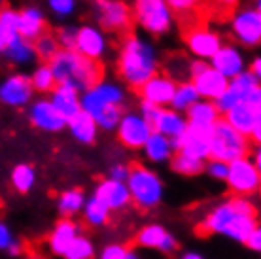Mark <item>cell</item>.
<instances>
[{
    "label": "cell",
    "instance_id": "obj_57",
    "mask_svg": "<svg viewBox=\"0 0 261 259\" xmlns=\"http://www.w3.org/2000/svg\"><path fill=\"white\" fill-rule=\"evenodd\" d=\"M129 259H138V255H137V252H135V250H130V252H129Z\"/></svg>",
    "mask_w": 261,
    "mask_h": 259
},
{
    "label": "cell",
    "instance_id": "obj_28",
    "mask_svg": "<svg viewBox=\"0 0 261 259\" xmlns=\"http://www.w3.org/2000/svg\"><path fill=\"white\" fill-rule=\"evenodd\" d=\"M184 116H186L188 125H191V127H201V129H212L216 121L222 117L220 112L216 110L214 102L212 100H204V98H199Z\"/></svg>",
    "mask_w": 261,
    "mask_h": 259
},
{
    "label": "cell",
    "instance_id": "obj_11",
    "mask_svg": "<svg viewBox=\"0 0 261 259\" xmlns=\"http://www.w3.org/2000/svg\"><path fill=\"white\" fill-rule=\"evenodd\" d=\"M231 33L244 47H257L261 42V10L242 8L231 13Z\"/></svg>",
    "mask_w": 261,
    "mask_h": 259
},
{
    "label": "cell",
    "instance_id": "obj_50",
    "mask_svg": "<svg viewBox=\"0 0 261 259\" xmlns=\"http://www.w3.org/2000/svg\"><path fill=\"white\" fill-rule=\"evenodd\" d=\"M13 242H15V239H13L10 227H8L4 221H0V252H6Z\"/></svg>",
    "mask_w": 261,
    "mask_h": 259
},
{
    "label": "cell",
    "instance_id": "obj_14",
    "mask_svg": "<svg viewBox=\"0 0 261 259\" xmlns=\"http://www.w3.org/2000/svg\"><path fill=\"white\" fill-rule=\"evenodd\" d=\"M208 65L214 68L216 72H220L223 78H235L241 72L246 70V59L244 53L241 51V47L235 44H222L220 49L212 55L208 61Z\"/></svg>",
    "mask_w": 261,
    "mask_h": 259
},
{
    "label": "cell",
    "instance_id": "obj_33",
    "mask_svg": "<svg viewBox=\"0 0 261 259\" xmlns=\"http://www.w3.org/2000/svg\"><path fill=\"white\" fill-rule=\"evenodd\" d=\"M197 100H199V95H197L193 84L182 82V84H176V89H174V95H172V100H170L169 106L172 110L180 112V114H186Z\"/></svg>",
    "mask_w": 261,
    "mask_h": 259
},
{
    "label": "cell",
    "instance_id": "obj_3",
    "mask_svg": "<svg viewBox=\"0 0 261 259\" xmlns=\"http://www.w3.org/2000/svg\"><path fill=\"white\" fill-rule=\"evenodd\" d=\"M47 65L53 72L55 84L72 87L78 93H84L102 80V65L80 55L74 49H59Z\"/></svg>",
    "mask_w": 261,
    "mask_h": 259
},
{
    "label": "cell",
    "instance_id": "obj_20",
    "mask_svg": "<svg viewBox=\"0 0 261 259\" xmlns=\"http://www.w3.org/2000/svg\"><path fill=\"white\" fill-rule=\"evenodd\" d=\"M93 197H97L110 212L125 210L130 204V195L127 186H125L123 182H116L110 180V178H106V180L98 184Z\"/></svg>",
    "mask_w": 261,
    "mask_h": 259
},
{
    "label": "cell",
    "instance_id": "obj_37",
    "mask_svg": "<svg viewBox=\"0 0 261 259\" xmlns=\"http://www.w3.org/2000/svg\"><path fill=\"white\" fill-rule=\"evenodd\" d=\"M63 259H93L95 257V246L85 235H78L66 248L65 253L61 255Z\"/></svg>",
    "mask_w": 261,
    "mask_h": 259
},
{
    "label": "cell",
    "instance_id": "obj_21",
    "mask_svg": "<svg viewBox=\"0 0 261 259\" xmlns=\"http://www.w3.org/2000/svg\"><path fill=\"white\" fill-rule=\"evenodd\" d=\"M190 82L195 87L199 98H204V100H216L229 85V80L223 78L222 74L216 72L210 65L202 72H199L197 76H193Z\"/></svg>",
    "mask_w": 261,
    "mask_h": 259
},
{
    "label": "cell",
    "instance_id": "obj_38",
    "mask_svg": "<svg viewBox=\"0 0 261 259\" xmlns=\"http://www.w3.org/2000/svg\"><path fill=\"white\" fill-rule=\"evenodd\" d=\"M31 87L33 91H38V93H51L55 89V78H53V72L49 68L47 63H42V65L36 66V70L33 72L31 76Z\"/></svg>",
    "mask_w": 261,
    "mask_h": 259
},
{
    "label": "cell",
    "instance_id": "obj_51",
    "mask_svg": "<svg viewBox=\"0 0 261 259\" xmlns=\"http://www.w3.org/2000/svg\"><path fill=\"white\" fill-rule=\"evenodd\" d=\"M244 244H246L250 250L259 252V250H261V229H259V227H255L254 231L250 233V237L246 239V242H244Z\"/></svg>",
    "mask_w": 261,
    "mask_h": 259
},
{
    "label": "cell",
    "instance_id": "obj_7",
    "mask_svg": "<svg viewBox=\"0 0 261 259\" xmlns=\"http://www.w3.org/2000/svg\"><path fill=\"white\" fill-rule=\"evenodd\" d=\"M125 91L123 87L116 82L100 80L93 87L80 93V108L82 112L89 114L95 119L98 114H102L110 106H123Z\"/></svg>",
    "mask_w": 261,
    "mask_h": 259
},
{
    "label": "cell",
    "instance_id": "obj_54",
    "mask_svg": "<svg viewBox=\"0 0 261 259\" xmlns=\"http://www.w3.org/2000/svg\"><path fill=\"white\" fill-rule=\"evenodd\" d=\"M6 252L10 253L12 257H19L21 253H23V244H21V242H17V240H15V242H13L12 246L8 248Z\"/></svg>",
    "mask_w": 261,
    "mask_h": 259
},
{
    "label": "cell",
    "instance_id": "obj_26",
    "mask_svg": "<svg viewBox=\"0 0 261 259\" xmlns=\"http://www.w3.org/2000/svg\"><path fill=\"white\" fill-rule=\"evenodd\" d=\"M49 102L57 110L65 121L74 117L82 108H80V93L66 85H55V89L49 93Z\"/></svg>",
    "mask_w": 261,
    "mask_h": 259
},
{
    "label": "cell",
    "instance_id": "obj_41",
    "mask_svg": "<svg viewBox=\"0 0 261 259\" xmlns=\"http://www.w3.org/2000/svg\"><path fill=\"white\" fill-rule=\"evenodd\" d=\"M121 116H123V106H110V108H106L102 114H98V116L95 117V123H97V127H100V129L114 131L118 127Z\"/></svg>",
    "mask_w": 261,
    "mask_h": 259
},
{
    "label": "cell",
    "instance_id": "obj_56",
    "mask_svg": "<svg viewBox=\"0 0 261 259\" xmlns=\"http://www.w3.org/2000/svg\"><path fill=\"white\" fill-rule=\"evenodd\" d=\"M182 259H204L201 255V253H197V252H188V253H184Z\"/></svg>",
    "mask_w": 261,
    "mask_h": 259
},
{
    "label": "cell",
    "instance_id": "obj_15",
    "mask_svg": "<svg viewBox=\"0 0 261 259\" xmlns=\"http://www.w3.org/2000/svg\"><path fill=\"white\" fill-rule=\"evenodd\" d=\"M106 49H108V38H106L105 31H100L95 25L78 27L74 51L91 59V61H98L106 53Z\"/></svg>",
    "mask_w": 261,
    "mask_h": 259
},
{
    "label": "cell",
    "instance_id": "obj_4",
    "mask_svg": "<svg viewBox=\"0 0 261 259\" xmlns=\"http://www.w3.org/2000/svg\"><path fill=\"white\" fill-rule=\"evenodd\" d=\"M250 149H252V144L248 138L233 129L223 117L216 121L208 138V159L229 165L241 157H248Z\"/></svg>",
    "mask_w": 261,
    "mask_h": 259
},
{
    "label": "cell",
    "instance_id": "obj_39",
    "mask_svg": "<svg viewBox=\"0 0 261 259\" xmlns=\"http://www.w3.org/2000/svg\"><path fill=\"white\" fill-rule=\"evenodd\" d=\"M34 45V53H36V57H40L44 63H49L57 51H59L61 47L57 44V38H55V34L51 33H44L40 38H36L33 42Z\"/></svg>",
    "mask_w": 261,
    "mask_h": 259
},
{
    "label": "cell",
    "instance_id": "obj_24",
    "mask_svg": "<svg viewBox=\"0 0 261 259\" xmlns=\"http://www.w3.org/2000/svg\"><path fill=\"white\" fill-rule=\"evenodd\" d=\"M78 235H82L80 223H76V221L70 220V218H63V220H59L55 223V227H53L51 235H49V239H47V246H49L51 253L63 255L65 250L70 246V242L76 239Z\"/></svg>",
    "mask_w": 261,
    "mask_h": 259
},
{
    "label": "cell",
    "instance_id": "obj_30",
    "mask_svg": "<svg viewBox=\"0 0 261 259\" xmlns=\"http://www.w3.org/2000/svg\"><path fill=\"white\" fill-rule=\"evenodd\" d=\"M66 127L70 129L72 136L82 144L95 142L97 133H98V127H97V123H95V119H93L89 114H85V112H82V110L66 121Z\"/></svg>",
    "mask_w": 261,
    "mask_h": 259
},
{
    "label": "cell",
    "instance_id": "obj_27",
    "mask_svg": "<svg viewBox=\"0 0 261 259\" xmlns=\"http://www.w3.org/2000/svg\"><path fill=\"white\" fill-rule=\"evenodd\" d=\"M261 80L255 78L254 74H250L248 70L241 72L239 76L229 80V89L237 93V97L241 100L252 104H261Z\"/></svg>",
    "mask_w": 261,
    "mask_h": 259
},
{
    "label": "cell",
    "instance_id": "obj_29",
    "mask_svg": "<svg viewBox=\"0 0 261 259\" xmlns=\"http://www.w3.org/2000/svg\"><path fill=\"white\" fill-rule=\"evenodd\" d=\"M142 151L146 159L151 163H165L170 161V157L174 156V144L170 138L159 135V133H151L150 138L146 140V144L142 146Z\"/></svg>",
    "mask_w": 261,
    "mask_h": 259
},
{
    "label": "cell",
    "instance_id": "obj_1",
    "mask_svg": "<svg viewBox=\"0 0 261 259\" xmlns=\"http://www.w3.org/2000/svg\"><path fill=\"white\" fill-rule=\"evenodd\" d=\"M201 233L223 235L235 242H246L257 223V210L250 197H229L214 206L201 221Z\"/></svg>",
    "mask_w": 261,
    "mask_h": 259
},
{
    "label": "cell",
    "instance_id": "obj_42",
    "mask_svg": "<svg viewBox=\"0 0 261 259\" xmlns=\"http://www.w3.org/2000/svg\"><path fill=\"white\" fill-rule=\"evenodd\" d=\"M17 27H19V12L12 8H0V29L17 36Z\"/></svg>",
    "mask_w": 261,
    "mask_h": 259
},
{
    "label": "cell",
    "instance_id": "obj_52",
    "mask_svg": "<svg viewBox=\"0 0 261 259\" xmlns=\"http://www.w3.org/2000/svg\"><path fill=\"white\" fill-rule=\"evenodd\" d=\"M17 36H19V34H17ZM13 38H15L13 34H10V33H6V31H2V29H0V57H4V51H6L8 44H10Z\"/></svg>",
    "mask_w": 261,
    "mask_h": 259
},
{
    "label": "cell",
    "instance_id": "obj_2",
    "mask_svg": "<svg viewBox=\"0 0 261 259\" xmlns=\"http://www.w3.org/2000/svg\"><path fill=\"white\" fill-rule=\"evenodd\" d=\"M157 72H159V57L153 44L140 38L138 34H125L118 55L119 78L129 87L138 89Z\"/></svg>",
    "mask_w": 261,
    "mask_h": 259
},
{
    "label": "cell",
    "instance_id": "obj_17",
    "mask_svg": "<svg viewBox=\"0 0 261 259\" xmlns=\"http://www.w3.org/2000/svg\"><path fill=\"white\" fill-rule=\"evenodd\" d=\"M174 89H176V82L172 78H169L165 72H157L155 76H151L137 91L142 100L155 104L159 108H167L170 104V100H172Z\"/></svg>",
    "mask_w": 261,
    "mask_h": 259
},
{
    "label": "cell",
    "instance_id": "obj_10",
    "mask_svg": "<svg viewBox=\"0 0 261 259\" xmlns=\"http://www.w3.org/2000/svg\"><path fill=\"white\" fill-rule=\"evenodd\" d=\"M223 119L235 131L244 135L250 142L254 140L257 146L261 140V104H252L246 100L237 102L227 114H223Z\"/></svg>",
    "mask_w": 261,
    "mask_h": 259
},
{
    "label": "cell",
    "instance_id": "obj_40",
    "mask_svg": "<svg viewBox=\"0 0 261 259\" xmlns=\"http://www.w3.org/2000/svg\"><path fill=\"white\" fill-rule=\"evenodd\" d=\"M165 4L170 8V12L180 15L182 19L193 17L202 6V0H165Z\"/></svg>",
    "mask_w": 261,
    "mask_h": 259
},
{
    "label": "cell",
    "instance_id": "obj_19",
    "mask_svg": "<svg viewBox=\"0 0 261 259\" xmlns=\"http://www.w3.org/2000/svg\"><path fill=\"white\" fill-rule=\"evenodd\" d=\"M29 119L36 129L46 133H59L66 127V121L57 114L49 98H36L29 108Z\"/></svg>",
    "mask_w": 261,
    "mask_h": 259
},
{
    "label": "cell",
    "instance_id": "obj_58",
    "mask_svg": "<svg viewBox=\"0 0 261 259\" xmlns=\"http://www.w3.org/2000/svg\"><path fill=\"white\" fill-rule=\"evenodd\" d=\"M0 8H2V6H0Z\"/></svg>",
    "mask_w": 261,
    "mask_h": 259
},
{
    "label": "cell",
    "instance_id": "obj_44",
    "mask_svg": "<svg viewBox=\"0 0 261 259\" xmlns=\"http://www.w3.org/2000/svg\"><path fill=\"white\" fill-rule=\"evenodd\" d=\"M47 6L57 17H70L76 12V0H47Z\"/></svg>",
    "mask_w": 261,
    "mask_h": 259
},
{
    "label": "cell",
    "instance_id": "obj_35",
    "mask_svg": "<svg viewBox=\"0 0 261 259\" xmlns=\"http://www.w3.org/2000/svg\"><path fill=\"white\" fill-rule=\"evenodd\" d=\"M36 184V172L31 165L21 163L12 170V186L17 193H29Z\"/></svg>",
    "mask_w": 261,
    "mask_h": 259
},
{
    "label": "cell",
    "instance_id": "obj_31",
    "mask_svg": "<svg viewBox=\"0 0 261 259\" xmlns=\"http://www.w3.org/2000/svg\"><path fill=\"white\" fill-rule=\"evenodd\" d=\"M4 57L13 63V65H29L33 63L36 53H34V45L33 42L21 38V36H15V38L8 44L6 51H4Z\"/></svg>",
    "mask_w": 261,
    "mask_h": 259
},
{
    "label": "cell",
    "instance_id": "obj_53",
    "mask_svg": "<svg viewBox=\"0 0 261 259\" xmlns=\"http://www.w3.org/2000/svg\"><path fill=\"white\" fill-rule=\"evenodd\" d=\"M248 72H250V74H254L255 78L261 80V59L259 57H254V61H252V65H250Z\"/></svg>",
    "mask_w": 261,
    "mask_h": 259
},
{
    "label": "cell",
    "instance_id": "obj_5",
    "mask_svg": "<svg viewBox=\"0 0 261 259\" xmlns=\"http://www.w3.org/2000/svg\"><path fill=\"white\" fill-rule=\"evenodd\" d=\"M129 189L130 202L140 210H153L161 204L165 195V188L161 178L151 169L144 165H130L129 178L125 182Z\"/></svg>",
    "mask_w": 261,
    "mask_h": 259
},
{
    "label": "cell",
    "instance_id": "obj_22",
    "mask_svg": "<svg viewBox=\"0 0 261 259\" xmlns=\"http://www.w3.org/2000/svg\"><path fill=\"white\" fill-rule=\"evenodd\" d=\"M135 242L140 248H151V250H159L163 253H172L176 250V239L170 233H167L165 227L159 223H150V225L142 227L138 231Z\"/></svg>",
    "mask_w": 261,
    "mask_h": 259
},
{
    "label": "cell",
    "instance_id": "obj_32",
    "mask_svg": "<svg viewBox=\"0 0 261 259\" xmlns=\"http://www.w3.org/2000/svg\"><path fill=\"white\" fill-rule=\"evenodd\" d=\"M85 204V195L82 189H66L59 195L57 201V208L63 218H74L76 214H80L84 210Z\"/></svg>",
    "mask_w": 261,
    "mask_h": 259
},
{
    "label": "cell",
    "instance_id": "obj_16",
    "mask_svg": "<svg viewBox=\"0 0 261 259\" xmlns=\"http://www.w3.org/2000/svg\"><path fill=\"white\" fill-rule=\"evenodd\" d=\"M212 129H201V127H191L184 131V135L178 140H172L174 144V151L184 153L188 157L199 159V161H206L208 159V138Z\"/></svg>",
    "mask_w": 261,
    "mask_h": 259
},
{
    "label": "cell",
    "instance_id": "obj_9",
    "mask_svg": "<svg viewBox=\"0 0 261 259\" xmlns=\"http://www.w3.org/2000/svg\"><path fill=\"white\" fill-rule=\"evenodd\" d=\"M223 182H227V188L237 197H252L259 191L261 170L255 169L248 157H241L227 165V176Z\"/></svg>",
    "mask_w": 261,
    "mask_h": 259
},
{
    "label": "cell",
    "instance_id": "obj_34",
    "mask_svg": "<svg viewBox=\"0 0 261 259\" xmlns=\"http://www.w3.org/2000/svg\"><path fill=\"white\" fill-rule=\"evenodd\" d=\"M82 214H84V220L91 227H102L110 221L112 212L102 204V202L98 201L97 197H89V199H85Z\"/></svg>",
    "mask_w": 261,
    "mask_h": 259
},
{
    "label": "cell",
    "instance_id": "obj_6",
    "mask_svg": "<svg viewBox=\"0 0 261 259\" xmlns=\"http://www.w3.org/2000/svg\"><path fill=\"white\" fill-rule=\"evenodd\" d=\"M133 21L153 36L167 34L174 25V13L165 0H133Z\"/></svg>",
    "mask_w": 261,
    "mask_h": 259
},
{
    "label": "cell",
    "instance_id": "obj_48",
    "mask_svg": "<svg viewBox=\"0 0 261 259\" xmlns=\"http://www.w3.org/2000/svg\"><path fill=\"white\" fill-rule=\"evenodd\" d=\"M159 112H161L159 106H155V104H151V102H146V100H140V112H138V114H140L150 125H153V121H155L157 116H159Z\"/></svg>",
    "mask_w": 261,
    "mask_h": 259
},
{
    "label": "cell",
    "instance_id": "obj_25",
    "mask_svg": "<svg viewBox=\"0 0 261 259\" xmlns=\"http://www.w3.org/2000/svg\"><path fill=\"white\" fill-rule=\"evenodd\" d=\"M151 129L153 133H159L170 140H178L184 135V131L188 129V121H186V116L180 112L172 110V108H161Z\"/></svg>",
    "mask_w": 261,
    "mask_h": 259
},
{
    "label": "cell",
    "instance_id": "obj_12",
    "mask_svg": "<svg viewBox=\"0 0 261 259\" xmlns=\"http://www.w3.org/2000/svg\"><path fill=\"white\" fill-rule=\"evenodd\" d=\"M184 42L188 45V51L199 61H206L208 63L212 55H214L220 45L223 44L222 36L208 29L206 25H188L186 33H184Z\"/></svg>",
    "mask_w": 261,
    "mask_h": 259
},
{
    "label": "cell",
    "instance_id": "obj_43",
    "mask_svg": "<svg viewBox=\"0 0 261 259\" xmlns=\"http://www.w3.org/2000/svg\"><path fill=\"white\" fill-rule=\"evenodd\" d=\"M76 33H78V27L66 25L63 29H59V33L55 34V38H57V44H59L61 49H74Z\"/></svg>",
    "mask_w": 261,
    "mask_h": 259
},
{
    "label": "cell",
    "instance_id": "obj_13",
    "mask_svg": "<svg viewBox=\"0 0 261 259\" xmlns=\"http://www.w3.org/2000/svg\"><path fill=\"white\" fill-rule=\"evenodd\" d=\"M116 131H118L119 142L129 149H142L146 140L153 133L151 125L138 112H123Z\"/></svg>",
    "mask_w": 261,
    "mask_h": 259
},
{
    "label": "cell",
    "instance_id": "obj_8",
    "mask_svg": "<svg viewBox=\"0 0 261 259\" xmlns=\"http://www.w3.org/2000/svg\"><path fill=\"white\" fill-rule=\"evenodd\" d=\"M93 13L100 31L129 34L133 27V12L125 0H93Z\"/></svg>",
    "mask_w": 261,
    "mask_h": 259
},
{
    "label": "cell",
    "instance_id": "obj_55",
    "mask_svg": "<svg viewBox=\"0 0 261 259\" xmlns=\"http://www.w3.org/2000/svg\"><path fill=\"white\" fill-rule=\"evenodd\" d=\"M250 161L254 163V167L255 169H259L261 170V151H259V148L255 146L254 148V153H252V157H248Z\"/></svg>",
    "mask_w": 261,
    "mask_h": 259
},
{
    "label": "cell",
    "instance_id": "obj_23",
    "mask_svg": "<svg viewBox=\"0 0 261 259\" xmlns=\"http://www.w3.org/2000/svg\"><path fill=\"white\" fill-rule=\"evenodd\" d=\"M44 33H47L46 15L44 12L36 6H27L19 12V27H17V34L21 38L34 42L40 38Z\"/></svg>",
    "mask_w": 261,
    "mask_h": 259
},
{
    "label": "cell",
    "instance_id": "obj_49",
    "mask_svg": "<svg viewBox=\"0 0 261 259\" xmlns=\"http://www.w3.org/2000/svg\"><path fill=\"white\" fill-rule=\"evenodd\" d=\"M129 170L130 167L129 165H125V163H116V165H112L110 167V180H116V182H127L129 178Z\"/></svg>",
    "mask_w": 261,
    "mask_h": 259
},
{
    "label": "cell",
    "instance_id": "obj_18",
    "mask_svg": "<svg viewBox=\"0 0 261 259\" xmlns=\"http://www.w3.org/2000/svg\"><path fill=\"white\" fill-rule=\"evenodd\" d=\"M31 80L25 74H12L0 84V102L13 108H23L33 100Z\"/></svg>",
    "mask_w": 261,
    "mask_h": 259
},
{
    "label": "cell",
    "instance_id": "obj_46",
    "mask_svg": "<svg viewBox=\"0 0 261 259\" xmlns=\"http://www.w3.org/2000/svg\"><path fill=\"white\" fill-rule=\"evenodd\" d=\"M204 170L214 180H225V176H227V163L208 159V161H204Z\"/></svg>",
    "mask_w": 261,
    "mask_h": 259
},
{
    "label": "cell",
    "instance_id": "obj_47",
    "mask_svg": "<svg viewBox=\"0 0 261 259\" xmlns=\"http://www.w3.org/2000/svg\"><path fill=\"white\" fill-rule=\"evenodd\" d=\"M202 4L216 8V10L220 13H223V15H231V13L235 12L239 0H202Z\"/></svg>",
    "mask_w": 261,
    "mask_h": 259
},
{
    "label": "cell",
    "instance_id": "obj_45",
    "mask_svg": "<svg viewBox=\"0 0 261 259\" xmlns=\"http://www.w3.org/2000/svg\"><path fill=\"white\" fill-rule=\"evenodd\" d=\"M129 252L130 248L123 244H108L106 248H102L98 259H129Z\"/></svg>",
    "mask_w": 261,
    "mask_h": 259
},
{
    "label": "cell",
    "instance_id": "obj_36",
    "mask_svg": "<svg viewBox=\"0 0 261 259\" xmlns=\"http://www.w3.org/2000/svg\"><path fill=\"white\" fill-rule=\"evenodd\" d=\"M170 167L174 172L182 176H197L204 170V161H199V159H193V157H188L176 151L170 157Z\"/></svg>",
    "mask_w": 261,
    "mask_h": 259
}]
</instances>
